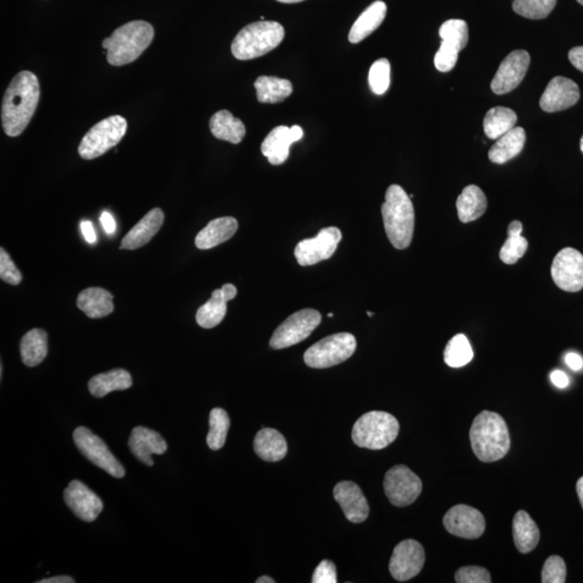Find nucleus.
<instances>
[{"instance_id":"f257e3e1","label":"nucleus","mask_w":583,"mask_h":583,"mask_svg":"<svg viewBox=\"0 0 583 583\" xmlns=\"http://www.w3.org/2000/svg\"><path fill=\"white\" fill-rule=\"evenodd\" d=\"M41 97L40 81L32 71H20L11 80L2 104V124L10 137L22 134L36 112Z\"/></svg>"},{"instance_id":"f03ea898","label":"nucleus","mask_w":583,"mask_h":583,"mask_svg":"<svg viewBox=\"0 0 583 583\" xmlns=\"http://www.w3.org/2000/svg\"><path fill=\"white\" fill-rule=\"evenodd\" d=\"M473 453L483 463H494L508 454L511 441L507 423L497 412L483 411L472 422Z\"/></svg>"},{"instance_id":"7ed1b4c3","label":"nucleus","mask_w":583,"mask_h":583,"mask_svg":"<svg viewBox=\"0 0 583 583\" xmlns=\"http://www.w3.org/2000/svg\"><path fill=\"white\" fill-rule=\"evenodd\" d=\"M384 230L392 245L398 250L408 249L415 228V211L411 197L403 187L392 185L382 206Z\"/></svg>"},{"instance_id":"20e7f679","label":"nucleus","mask_w":583,"mask_h":583,"mask_svg":"<svg viewBox=\"0 0 583 583\" xmlns=\"http://www.w3.org/2000/svg\"><path fill=\"white\" fill-rule=\"evenodd\" d=\"M153 36V27L145 21H132L118 27L102 42L107 51V62L113 66L134 62L150 47Z\"/></svg>"},{"instance_id":"39448f33","label":"nucleus","mask_w":583,"mask_h":583,"mask_svg":"<svg viewBox=\"0 0 583 583\" xmlns=\"http://www.w3.org/2000/svg\"><path fill=\"white\" fill-rule=\"evenodd\" d=\"M283 26L274 21H258L246 25L232 43V52L240 60L265 56L282 42Z\"/></svg>"},{"instance_id":"423d86ee","label":"nucleus","mask_w":583,"mask_h":583,"mask_svg":"<svg viewBox=\"0 0 583 583\" xmlns=\"http://www.w3.org/2000/svg\"><path fill=\"white\" fill-rule=\"evenodd\" d=\"M399 431L397 418L386 412L374 411L356 421L352 429V440L362 449H384L397 439Z\"/></svg>"},{"instance_id":"0eeeda50","label":"nucleus","mask_w":583,"mask_h":583,"mask_svg":"<svg viewBox=\"0 0 583 583\" xmlns=\"http://www.w3.org/2000/svg\"><path fill=\"white\" fill-rule=\"evenodd\" d=\"M128 123L123 116L115 115L100 121L87 132L79 147V156L86 161L101 157L124 139Z\"/></svg>"},{"instance_id":"6e6552de","label":"nucleus","mask_w":583,"mask_h":583,"mask_svg":"<svg viewBox=\"0 0 583 583\" xmlns=\"http://www.w3.org/2000/svg\"><path fill=\"white\" fill-rule=\"evenodd\" d=\"M356 349V340L350 333L329 335L305 352L304 360L312 368H329L347 361Z\"/></svg>"},{"instance_id":"1a4fd4ad","label":"nucleus","mask_w":583,"mask_h":583,"mask_svg":"<svg viewBox=\"0 0 583 583\" xmlns=\"http://www.w3.org/2000/svg\"><path fill=\"white\" fill-rule=\"evenodd\" d=\"M439 34L442 43L434 57V66L441 73H449L455 68L459 52L469 41V30L466 21L452 19L444 22Z\"/></svg>"},{"instance_id":"9d476101","label":"nucleus","mask_w":583,"mask_h":583,"mask_svg":"<svg viewBox=\"0 0 583 583\" xmlns=\"http://www.w3.org/2000/svg\"><path fill=\"white\" fill-rule=\"evenodd\" d=\"M320 312L315 310H302L293 313L274 331L271 342L273 349L289 348L310 337L321 323Z\"/></svg>"},{"instance_id":"9b49d317","label":"nucleus","mask_w":583,"mask_h":583,"mask_svg":"<svg viewBox=\"0 0 583 583\" xmlns=\"http://www.w3.org/2000/svg\"><path fill=\"white\" fill-rule=\"evenodd\" d=\"M73 437L77 449L93 465L101 467L114 477L121 478L125 477V470L124 466L115 458L106 442L91 432L89 429L79 427L74 431Z\"/></svg>"},{"instance_id":"f8f14e48","label":"nucleus","mask_w":583,"mask_h":583,"mask_svg":"<svg viewBox=\"0 0 583 583\" xmlns=\"http://www.w3.org/2000/svg\"><path fill=\"white\" fill-rule=\"evenodd\" d=\"M384 488L389 502L395 507H408L420 497L422 483L410 467L399 465L384 476Z\"/></svg>"},{"instance_id":"ddd939ff","label":"nucleus","mask_w":583,"mask_h":583,"mask_svg":"<svg viewBox=\"0 0 583 583\" xmlns=\"http://www.w3.org/2000/svg\"><path fill=\"white\" fill-rule=\"evenodd\" d=\"M342 232L337 227L320 230L315 238L305 239L296 245L294 255L301 266H312L331 258L337 252Z\"/></svg>"},{"instance_id":"4468645a","label":"nucleus","mask_w":583,"mask_h":583,"mask_svg":"<svg viewBox=\"0 0 583 583\" xmlns=\"http://www.w3.org/2000/svg\"><path fill=\"white\" fill-rule=\"evenodd\" d=\"M551 276L557 287L570 293L583 289V255L574 247H565L554 257Z\"/></svg>"},{"instance_id":"2eb2a0df","label":"nucleus","mask_w":583,"mask_h":583,"mask_svg":"<svg viewBox=\"0 0 583 583\" xmlns=\"http://www.w3.org/2000/svg\"><path fill=\"white\" fill-rule=\"evenodd\" d=\"M425 560V550L421 544L408 539L394 548L389 563L390 574L401 582L411 580L421 573Z\"/></svg>"},{"instance_id":"dca6fc26","label":"nucleus","mask_w":583,"mask_h":583,"mask_svg":"<svg viewBox=\"0 0 583 583\" xmlns=\"http://www.w3.org/2000/svg\"><path fill=\"white\" fill-rule=\"evenodd\" d=\"M530 64L531 56L525 51H515L505 57L492 80L491 88L495 95H505L518 88Z\"/></svg>"},{"instance_id":"f3484780","label":"nucleus","mask_w":583,"mask_h":583,"mask_svg":"<svg viewBox=\"0 0 583 583\" xmlns=\"http://www.w3.org/2000/svg\"><path fill=\"white\" fill-rule=\"evenodd\" d=\"M443 524L449 533L465 539L480 538L486 526L480 511L467 504L450 508L444 516Z\"/></svg>"},{"instance_id":"a211bd4d","label":"nucleus","mask_w":583,"mask_h":583,"mask_svg":"<svg viewBox=\"0 0 583 583\" xmlns=\"http://www.w3.org/2000/svg\"><path fill=\"white\" fill-rule=\"evenodd\" d=\"M64 500L77 518L85 522L97 519L103 510V502L95 492L80 481H71L64 491Z\"/></svg>"},{"instance_id":"6ab92c4d","label":"nucleus","mask_w":583,"mask_h":583,"mask_svg":"<svg viewBox=\"0 0 583 583\" xmlns=\"http://www.w3.org/2000/svg\"><path fill=\"white\" fill-rule=\"evenodd\" d=\"M579 98L578 85L574 80L558 76L549 82L539 104L542 111L557 113L576 106Z\"/></svg>"},{"instance_id":"aec40b11","label":"nucleus","mask_w":583,"mask_h":583,"mask_svg":"<svg viewBox=\"0 0 583 583\" xmlns=\"http://www.w3.org/2000/svg\"><path fill=\"white\" fill-rule=\"evenodd\" d=\"M334 498L352 523L365 522L370 514L367 499L361 488L350 481L339 482L333 491Z\"/></svg>"},{"instance_id":"412c9836","label":"nucleus","mask_w":583,"mask_h":583,"mask_svg":"<svg viewBox=\"0 0 583 583\" xmlns=\"http://www.w3.org/2000/svg\"><path fill=\"white\" fill-rule=\"evenodd\" d=\"M238 293L234 284H224L222 289L213 292L211 299L197 311L196 320L203 329H213L224 320L227 312V302Z\"/></svg>"},{"instance_id":"4be33fe9","label":"nucleus","mask_w":583,"mask_h":583,"mask_svg":"<svg viewBox=\"0 0 583 583\" xmlns=\"http://www.w3.org/2000/svg\"><path fill=\"white\" fill-rule=\"evenodd\" d=\"M129 449L141 463L153 467V455H162L167 452L168 445L156 431L145 427H135L129 439Z\"/></svg>"},{"instance_id":"5701e85b","label":"nucleus","mask_w":583,"mask_h":583,"mask_svg":"<svg viewBox=\"0 0 583 583\" xmlns=\"http://www.w3.org/2000/svg\"><path fill=\"white\" fill-rule=\"evenodd\" d=\"M164 214L162 208H153L121 241V250H136L148 244L162 228Z\"/></svg>"},{"instance_id":"b1692460","label":"nucleus","mask_w":583,"mask_h":583,"mask_svg":"<svg viewBox=\"0 0 583 583\" xmlns=\"http://www.w3.org/2000/svg\"><path fill=\"white\" fill-rule=\"evenodd\" d=\"M238 230V222L234 217L213 219L197 235L195 245L199 250H210L224 244Z\"/></svg>"},{"instance_id":"393cba45","label":"nucleus","mask_w":583,"mask_h":583,"mask_svg":"<svg viewBox=\"0 0 583 583\" xmlns=\"http://www.w3.org/2000/svg\"><path fill=\"white\" fill-rule=\"evenodd\" d=\"M387 15V5L381 0L373 3L363 11L352 25L348 40L351 43H359L375 32L382 25Z\"/></svg>"},{"instance_id":"a878e982","label":"nucleus","mask_w":583,"mask_h":583,"mask_svg":"<svg viewBox=\"0 0 583 583\" xmlns=\"http://www.w3.org/2000/svg\"><path fill=\"white\" fill-rule=\"evenodd\" d=\"M526 142V132L520 126L500 136L488 153L489 161L497 164H504L518 156L523 151Z\"/></svg>"},{"instance_id":"bb28decb","label":"nucleus","mask_w":583,"mask_h":583,"mask_svg":"<svg viewBox=\"0 0 583 583\" xmlns=\"http://www.w3.org/2000/svg\"><path fill=\"white\" fill-rule=\"evenodd\" d=\"M254 450L258 458L274 463L287 456L288 443L279 431L272 428H264L256 434Z\"/></svg>"},{"instance_id":"cd10ccee","label":"nucleus","mask_w":583,"mask_h":583,"mask_svg":"<svg viewBox=\"0 0 583 583\" xmlns=\"http://www.w3.org/2000/svg\"><path fill=\"white\" fill-rule=\"evenodd\" d=\"M114 296L101 288H90L80 292L77 306L91 319H100L114 311Z\"/></svg>"},{"instance_id":"c85d7f7f","label":"nucleus","mask_w":583,"mask_h":583,"mask_svg":"<svg viewBox=\"0 0 583 583\" xmlns=\"http://www.w3.org/2000/svg\"><path fill=\"white\" fill-rule=\"evenodd\" d=\"M458 217L461 223H470L480 218L487 208V198L480 187L469 185L456 201Z\"/></svg>"},{"instance_id":"c756f323","label":"nucleus","mask_w":583,"mask_h":583,"mask_svg":"<svg viewBox=\"0 0 583 583\" xmlns=\"http://www.w3.org/2000/svg\"><path fill=\"white\" fill-rule=\"evenodd\" d=\"M210 130L217 139L232 144H239L246 134L245 124L227 109L213 115L210 119Z\"/></svg>"},{"instance_id":"7c9ffc66","label":"nucleus","mask_w":583,"mask_h":583,"mask_svg":"<svg viewBox=\"0 0 583 583\" xmlns=\"http://www.w3.org/2000/svg\"><path fill=\"white\" fill-rule=\"evenodd\" d=\"M293 144L291 139L290 128L279 125L269 134L262 144L263 155L273 166H279L287 161L290 155V147Z\"/></svg>"},{"instance_id":"2f4dec72","label":"nucleus","mask_w":583,"mask_h":583,"mask_svg":"<svg viewBox=\"0 0 583 583\" xmlns=\"http://www.w3.org/2000/svg\"><path fill=\"white\" fill-rule=\"evenodd\" d=\"M131 386L132 377L130 373L123 370V368L98 374V375L92 377L89 384H88L90 393L96 398H103L108 393L126 390Z\"/></svg>"},{"instance_id":"473e14b6","label":"nucleus","mask_w":583,"mask_h":583,"mask_svg":"<svg viewBox=\"0 0 583 583\" xmlns=\"http://www.w3.org/2000/svg\"><path fill=\"white\" fill-rule=\"evenodd\" d=\"M514 539L516 549L521 553H530L538 546L541 532L526 511L516 513L513 523Z\"/></svg>"},{"instance_id":"72a5a7b5","label":"nucleus","mask_w":583,"mask_h":583,"mask_svg":"<svg viewBox=\"0 0 583 583\" xmlns=\"http://www.w3.org/2000/svg\"><path fill=\"white\" fill-rule=\"evenodd\" d=\"M22 361L26 366H40L48 355V335L43 329H34L27 332L21 340Z\"/></svg>"},{"instance_id":"f704fd0d","label":"nucleus","mask_w":583,"mask_h":583,"mask_svg":"<svg viewBox=\"0 0 583 583\" xmlns=\"http://www.w3.org/2000/svg\"><path fill=\"white\" fill-rule=\"evenodd\" d=\"M257 100L261 103L276 104L283 102L293 93V86L288 79L278 77L261 76L254 82Z\"/></svg>"},{"instance_id":"c9c22d12","label":"nucleus","mask_w":583,"mask_h":583,"mask_svg":"<svg viewBox=\"0 0 583 583\" xmlns=\"http://www.w3.org/2000/svg\"><path fill=\"white\" fill-rule=\"evenodd\" d=\"M518 121V116L513 109L507 107H494L489 109L484 118V132L488 139L498 140L500 136L513 130Z\"/></svg>"},{"instance_id":"e433bc0d","label":"nucleus","mask_w":583,"mask_h":583,"mask_svg":"<svg viewBox=\"0 0 583 583\" xmlns=\"http://www.w3.org/2000/svg\"><path fill=\"white\" fill-rule=\"evenodd\" d=\"M522 232H523V225L521 222L510 223L508 238L499 252L500 260L507 265H514L524 256L527 251L528 241L525 236H522Z\"/></svg>"},{"instance_id":"4c0bfd02","label":"nucleus","mask_w":583,"mask_h":583,"mask_svg":"<svg viewBox=\"0 0 583 583\" xmlns=\"http://www.w3.org/2000/svg\"><path fill=\"white\" fill-rule=\"evenodd\" d=\"M473 350L464 334H458L449 340L444 350V361L450 367H463L473 359Z\"/></svg>"},{"instance_id":"58836bf2","label":"nucleus","mask_w":583,"mask_h":583,"mask_svg":"<svg viewBox=\"0 0 583 583\" xmlns=\"http://www.w3.org/2000/svg\"><path fill=\"white\" fill-rule=\"evenodd\" d=\"M208 422H210V431L207 437L208 448L213 450L221 449L227 442L230 427V420L227 411L213 409Z\"/></svg>"},{"instance_id":"ea45409f","label":"nucleus","mask_w":583,"mask_h":583,"mask_svg":"<svg viewBox=\"0 0 583 583\" xmlns=\"http://www.w3.org/2000/svg\"><path fill=\"white\" fill-rule=\"evenodd\" d=\"M557 0H514L515 14L526 19L541 20L552 13Z\"/></svg>"},{"instance_id":"a19ab883","label":"nucleus","mask_w":583,"mask_h":583,"mask_svg":"<svg viewBox=\"0 0 583 583\" xmlns=\"http://www.w3.org/2000/svg\"><path fill=\"white\" fill-rule=\"evenodd\" d=\"M368 84L373 93L377 96L387 92L390 86V63L387 59H381L373 63L368 73Z\"/></svg>"},{"instance_id":"79ce46f5","label":"nucleus","mask_w":583,"mask_h":583,"mask_svg":"<svg viewBox=\"0 0 583 583\" xmlns=\"http://www.w3.org/2000/svg\"><path fill=\"white\" fill-rule=\"evenodd\" d=\"M566 565L559 555H552L543 565L541 573L542 583H564L566 581Z\"/></svg>"},{"instance_id":"37998d69","label":"nucleus","mask_w":583,"mask_h":583,"mask_svg":"<svg viewBox=\"0 0 583 583\" xmlns=\"http://www.w3.org/2000/svg\"><path fill=\"white\" fill-rule=\"evenodd\" d=\"M455 581L458 583H491L489 571L480 566H465L456 571Z\"/></svg>"},{"instance_id":"c03bdc74","label":"nucleus","mask_w":583,"mask_h":583,"mask_svg":"<svg viewBox=\"0 0 583 583\" xmlns=\"http://www.w3.org/2000/svg\"><path fill=\"white\" fill-rule=\"evenodd\" d=\"M0 278L11 285H18L22 282V273L5 249L0 250Z\"/></svg>"},{"instance_id":"a18cd8bd","label":"nucleus","mask_w":583,"mask_h":583,"mask_svg":"<svg viewBox=\"0 0 583 583\" xmlns=\"http://www.w3.org/2000/svg\"><path fill=\"white\" fill-rule=\"evenodd\" d=\"M313 583H337V568L331 560H324L313 573L312 580Z\"/></svg>"},{"instance_id":"49530a36","label":"nucleus","mask_w":583,"mask_h":583,"mask_svg":"<svg viewBox=\"0 0 583 583\" xmlns=\"http://www.w3.org/2000/svg\"><path fill=\"white\" fill-rule=\"evenodd\" d=\"M81 233L84 235L88 244L95 245L97 242V234L95 227L89 221H82L80 224Z\"/></svg>"},{"instance_id":"de8ad7c7","label":"nucleus","mask_w":583,"mask_h":583,"mask_svg":"<svg viewBox=\"0 0 583 583\" xmlns=\"http://www.w3.org/2000/svg\"><path fill=\"white\" fill-rule=\"evenodd\" d=\"M570 63L583 73V47H575L569 53Z\"/></svg>"},{"instance_id":"09e8293b","label":"nucleus","mask_w":583,"mask_h":583,"mask_svg":"<svg viewBox=\"0 0 583 583\" xmlns=\"http://www.w3.org/2000/svg\"><path fill=\"white\" fill-rule=\"evenodd\" d=\"M100 221L104 230H106V233L107 235H113L115 232H116L117 225L116 222H115V218L113 217L111 213L103 212L100 217Z\"/></svg>"},{"instance_id":"8fccbe9b","label":"nucleus","mask_w":583,"mask_h":583,"mask_svg":"<svg viewBox=\"0 0 583 583\" xmlns=\"http://www.w3.org/2000/svg\"><path fill=\"white\" fill-rule=\"evenodd\" d=\"M566 365L575 372L582 370L583 367V359L578 354L575 352H569V354L565 356Z\"/></svg>"},{"instance_id":"3c124183","label":"nucleus","mask_w":583,"mask_h":583,"mask_svg":"<svg viewBox=\"0 0 583 583\" xmlns=\"http://www.w3.org/2000/svg\"><path fill=\"white\" fill-rule=\"evenodd\" d=\"M551 382L555 387L564 389L569 386V378L564 372L558 370L551 374Z\"/></svg>"},{"instance_id":"603ef678","label":"nucleus","mask_w":583,"mask_h":583,"mask_svg":"<svg viewBox=\"0 0 583 583\" xmlns=\"http://www.w3.org/2000/svg\"><path fill=\"white\" fill-rule=\"evenodd\" d=\"M40 583H75V579L71 578V577L69 576H58V577H52V578H48V579H42L41 581H37Z\"/></svg>"},{"instance_id":"864d4df0","label":"nucleus","mask_w":583,"mask_h":583,"mask_svg":"<svg viewBox=\"0 0 583 583\" xmlns=\"http://www.w3.org/2000/svg\"><path fill=\"white\" fill-rule=\"evenodd\" d=\"M290 134H291L292 141L295 143L302 139V135H304V131H302L300 125H293L292 126V128H290Z\"/></svg>"},{"instance_id":"5fc2aeb1","label":"nucleus","mask_w":583,"mask_h":583,"mask_svg":"<svg viewBox=\"0 0 583 583\" xmlns=\"http://www.w3.org/2000/svg\"><path fill=\"white\" fill-rule=\"evenodd\" d=\"M576 489H577V494H578L581 507L583 509V477L579 478L578 482H577Z\"/></svg>"},{"instance_id":"6e6d98bb","label":"nucleus","mask_w":583,"mask_h":583,"mask_svg":"<svg viewBox=\"0 0 583 583\" xmlns=\"http://www.w3.org/2000/svg\"><path fill=\"white\" fill-rule=\"evenodd\" d=\"M256 583H274V580L271 577L263 576L256 580Z\"/></svg>"},{"instance_id":"4d7b16f0","label":"nucleus","mask_w":583,"mask_h":583,"mask_svg":"<svg viewBox=\"0 0 583 583\" xmlns=\"http://www.w3.org/2000/svg\"><path fill=\"white\" fill-rule=\"evenodd\" d=\"M277 2L282 3V4H296V3L304 2V0H277Z\"/></svg>"},{"instance_id":"13d9d810","label":"nucleus","mask_w":583,"mask_h":583,"mask_svg":"<svg viewBox=\"0 0 583 583\" xmlns=\"http://www.w3.org/2000/svg\"><path fill=\"white\" fill-rule=\"evenodd\" d=\"M580 150L583 153V136L581 137V141H580Z\"/></svg>"},{"instance_id":"bf43d9fd","label":"nucleus","mask_w":583,"mask_h":583,"mask_svg":"<svg viewBox=\"0 0 583 583\" xmlns=\"http://www.w3.org/2000/svg\"><path fill=\"white\" fill-rule=\"evenodd\" d=\"M366 313H367V316H370V317H373V316H374V313H373V312H371V311H367Z\"/></svg>"},{"instance_id":"052dcab7","label":"nucleus","mask_w":583,"mask_h":583,"mask_svg":"<svg viewBox=\"0 0 583 583\" xmlns=\"http://www.w3.org/2000/svg\"><path fill=\"white\" fill-rule=\"evenodd\" d=\"M577 2L583 5V0H577Z\"/></svg>"}]
</instances>
